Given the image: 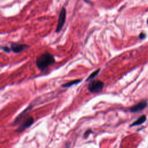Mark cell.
I'll list each match as a JSON object with an SVG mask.
<instances>
[{"label":"cell","mask_w":148,"mask_h":148,"mask_svg":"<svg viewBox=\"0 0 148 148\" xmlns=\"http://www.w3.org/2000/svg\"><path fill=\"white\" fill-rule=\"evenodd\" d=\"M55 62L54 57L49 53H45L38 56L36 60V65L38 69L42 71L46 69L50 65Z\"/></svg>","instance_id":"cell-1"},{"label":"cell","mask_w":148,"mask_h":148,"mask_svg":"<svg viewBox=\"0 0 148 148\" xmlns=\"http://www.w3.org/2000/svg\"><path fill=\"white\" fill-rule=\"evenodd\" d=\"M104 83L101 80H94L89 83L88 90L92 93H99L102 91Z\"/></svg>","instance_id":"cell-2"},{"label":"cell","mask_w":148,"mask_h":148,"mask_svg":"<svg viewBox=\"0 0 148 148\" xmlns=\"http://www.w3.org/2000/svg\"><path fill=\"white\" fill-rule=\"evenodd\" d=\"M66 9L65 8H62L60 12L58 19V23L56 29V32H59L62 28L65 20H66Z\"/></svg>","instance_id":"cell-3"},{"label":"cell","mask_w":148,"mask_h":148,"mask_svg":"<svg viewBox=\"0 0 148 148\" xmlns=\"http://www.w3.org/2000/svg\"><path fill=\"white\" fill-rule=\"evenodd\" d=\"M10 46H11L10 47L11 50L15 53H20L22 51H23L29 47L28 45H27L25 44L17 43H15V42L12 43Z\"/></svg>","instance_id":"cell-4"},{"label":"cell","mask_w":148,"mask_h":148,"mask_svg":"<svg viewBox=\"0 0 148 148\" xmlns=\"http://www.w3.org/2000/svg\"><path fill=\"white\" fill-rule=\"evenodd\" d=\"M34 122V119L32 117H28L25 121H24L16 130V131L18 133L23 132L24 130L30 127Z\"/></svg>","instance_id":"cell-5"},{"label":"cell","mask_w":148,"mask_h":148,"mask_svg":"<svg viewBox=\"0 0 148 148\" xmlns=\"http://www.w3.org/2000/svg\"><path fill=\"white\" fill-rule=\"evenodd\" d=\"M147 106V102L146 101H142L139 103L132 106L130 109L131 112H137L145 109Z\"/></svg>","instance_id":"cell-6"},{"label":"cell","mask_w":148,"mask_h":148,"mask_svg":"<svg viewBox=\"0 0 148 148\" xmlns=\"http://www.w3.org/2000/svg\"><path fill=\"white\" fill-rule=\"evenodd\" d=\"M32 105L28 106L26 108V109H25L21 114H20L16 117V119H15V120L14 121V124H17L18 122H20V121L21 120V119L26 114L27 112L28 111L32 109Z\"/></svg>","instance_id":"cell-7"},{"label":"cell","mask_w":148,"mask_h":148,"mask_svg":"<svg viewBox=\"0 0 148 148\" xmlns=\"http://www.w3.org/2000/svg\"><path fill=\"white\" fill-rule=\"evenodd\" d=\"M146 120V117L145 115H142L140 117H139L135 121L133 122L131 125L130 127H132V126H135V125H140L142 124H143V123L145 122Z\"/></svg>","instance_id":"cell-8"},{"label":"cell","mask_w":148,"mask_h":148,"mask_svg":"<svg viewBox=\"0 0 148 148\" xmlns=\"http://www.w3.org/2000/svg\"><path fill=\"white\" fill-rule=\"evenodd\" d=\"M81 81H82L81 79L74 80H72V81H71V82H68V83H66L64 84L63 85H62V86L63 87H65V88H68V87H71L72 86H73V85H75V84H76L79 83Z\"/></svg>","instance_id":"cell-9"},{"label":"cell","mask_w":148,"mask_h":148,"mask_svg":"<svg viewBox=\"0 0 148 148\" xmlns=\"http://www.w3.org/2000/svg\"><path fill=\"white\" fill-rule=\"evenodd\" d=\"M99 71H100V69H98L97 70H96V71H95L94 72H93L87 77V79H86V81L87 82V81H89V80H90L94 79L95 77H96V76L98 75V74L99 73Z\"/></svg>","instance_id":"cell-10"},{"label":"cell","mask_w":148,"mask_h":148,"mask_svg":"<svg viewBox=\"0 0 148 148\" xmlns=\"http://www.w3.org/2000/svg\"><path fill=\"white\" fill-rule=\"evenodd\" d=\"M1 49L4 51H5V52H6V53H10V48H9L8 46H3V47H1Z\"/></svg>","instance_id":"cell-11"},{"label":"cell","mask_w":148,"mask_h":148,"mask_svg":"<svg viewBox=\"0 0 148 148\" xmlns=\"http://www.w3.org/2000/svg\"><path fill=\"white\" fill-rule=\"evenodd\" d=\"M146 35L145 33H143V32H141V33L139 34V38L140 39H145V38H146Z\"/></svg>","instance_id":"cell-12"},{"label":"cell","mask_w":148,"mask_h":148,"mask_svg":"<svg viewBox=\"0 0 148 148\" xmlns=\"http://www.w3.org/2000/svg\"><path fill=\"white\" fill-rule=\"evenodd\" d=\"M91 132H92V131H91V130H88L86 131V132L84 133V137H85V138L87 137V136H88V135H89L90 133H91Z\"/></svg>","instance_id":"cell-13"},{"label":"cell","mask_w":148,"mask_h":148,"mask_svg":"<svg viewBox=\"0 0 148 148\" xmlns=\"http://www.w3.org/2000/svg\"><path fill=\"white\" fill-rule=\"evenodd\" d=\"M147 24H148V20H147Z\"/></svg>","instance_id":"cell-14"}]
</instances>
